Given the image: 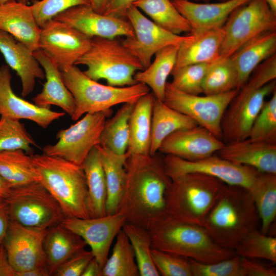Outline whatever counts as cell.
<instances>
[{
    "label": "cell",
    "mask_w": 276,
    "mask_h": 276,
    "mask_svg": "<svg viewBox=\"0 0 276 276\" xmlns=\"http://www.w3.org/2000/svg\"><path fill=\"white\" fill-rule=\"evenodd\" d=\"M126 187L118 213L126 222L147 229L168 214L172 179L164 157L128 154Z\"/></svg>",
    "instance_id": "6da1fadb"
},
{
    "label": "cell",
    "mask_w": 276,
    "mask_h": 276,
    "mask_svg": "<svg viewBox=\"0 0 276 276\" xmlns=\"http://www.w3.org/2000/svg\"><path fill=\"white\" fill-rule=\"evenodd\" d=\"M260 222L248 190L225 184L202 226L218 245L234 250Z\"/></svg>",
    "instance_id": "7a4b0ae2"
},
{
    "label": "cell",
    "mask_w": 276,
    "mask_h": 276,
    "mask_svg": "<svg viewBox=\"0 0 276 276\" xmlns=\"http://www.w3.org/2000/svg\"><path fill=\"white\" fill-rule=\"evenodd\" d=\"M152 248L200 262L212 263L236 255L216 243L200 225L168 214L149 229Z\"/></svg>",
    "instance_id": "3957f363"
},
{
    "label": "cell",
    "mask_w": 276,
    "mask_h": 276,
    "mask_svg": "<svg viewBox=\"0 0 276 276\" xmlns=\"http://www.w3.org/2000/svg\"><path fill=\"white\" fill-rule=\"evenodd\" d=\"M32 156L39 182L58 202L65 217L90 218L87 187L81 166L44 153Z\"/></svg>",
    "instance_id": "277c9868"
},
{
    "label": "cell",
    "mask_w": 276,
    "mask_h": 276,
    "mask_svg": "<svg viewBox=\"0 0 276 276\" xmlns=\"http://www.w3.org/2000/svg\"><path fill=\"white\" fill-rule=\"evenodd\" d=\"M60 70L75 101V109L71 117L73 121L83 114L110 109L118 104L135 103L151 90L141 83L123 87L104 85L88 77L75 65Z\"/></svg>",
    "instance_id": "5b68a950"
},
{
    "label": "cell",
    "mask_w": 276,
    "mask_h": 276,
    "mask_svg": "<svg viewBox=\"0 0 276 276\" xmlns=\"http://www.w3.org/2000/svg\"><path fill=\"white\" fill-rule=\"evenodd\" d=\"M87 67L83 73L98 81H106L107 85L123 87L134 85L135 74L144 70L139 59L124 45L122 40L92 37L90 47L76 65Z\"/></svg>",
    "instance_id": "8992f818"
},
{
    "label": "cell",
    "mask_w": 276,
    "mask_h": 276,
    "mask_svg": "<svg viewBox=\"0 0 276 276\" xmlns=\"http://www.w3.org/2000/svg\"><path fill=\"white\" fill-rule=\"evenodd\" d=\"M226 183L213 176L189 173L172 179L168 214L202 226Z\"/></svg>",
    "instance_id": "52a82bcc"
},
{
    "label": "cell",
    "mask_w": 276,
    "mask_h": 276,
    "mask_svg": "<svg viewBox=\"0 0 276 276\" xmlns=\"http://www.w3.org/2000/svg\"><path fill=\"white\" fill-rule=\"evenodd\" d=\"M4 199L10 220L26 226L48 229L65 218L58 202L40 182L11 187Z\"/></svg>",
    "instance_id": "ba28073f"
},
{
    "label": "cell",
    "mask_w": 276,
    "mask_h": 276,
    "mask_svg": "<svg viewBox=\"0 0 276 276\" xmlns=\"http://www.w3.org/2000/svg\"><path fill=\"white\" fill-rule=\"evenodd\" d=\"M222 28L220 57H230L253 37L275 31L276 14L265 0H250L233 11Z\"/></svg>",
    "instance_id": "9c48e42d"
},
{
    "label": "cell",
    "mask_w": 276,
    "mask_h": 276,
    "mask_svg": "<svg viewBox=\"0 0 276 276\" xmlns=\"http://www.w3.org/2000/svg\"><path fill=\"white\" fill-rule=\"evenodd\" d=\"M111 109L86 113L76 123L56 134L57 142L43 147V153L81 166L89 152L99 144L101 133Z\"/></svg>",
    "instance_id": "30bf717a"
},
{
    "label": "cell",
    "mask_w": 276,
    "mask_h": 276,
    "mask_svg": "<svg viewBox=\"0 0 276 276\" xmlns=\"http://www.w3.org/2000/svg\"><path fill=\"white\" fill-rule=\"evenodd\" d=\"M238 91L234 89L221 94L200 96L180 91L171 82H167L163 102L191 118L199 125L222 140L221 123L223 116Z\"/></svg>",
    "instance_id": "8fae6325"
},
{
    "label": "cell",
    "mask_w": 276,
    "mask_h": 276,
    "mask_svg": "<svg viewBox=\"0 0 276 276\" xmlns=\"http://www.w3.org/2000/svg\"><path fill=\"white\" fill-rule=\"evenodd\" d=\"M276 89L275 80L256 88L244 84L231 101L223 116L222 140L228 144L248 137L251 126L265 98Z\"/></svg>",
    "instance_id": "7c38bea8"
},
{
    "label": "cell",
    "mask_w": 276,
    "mask_h": 276,
    "mask_svg": "<svg viewBox=\"0 0 276 276\" xmlns=\"http://www.w3.org/2000/svg\"><path fill=\"white\" fill-rule=\"evenodd\" d=\"M164 161L171 179L189 173H200L216 177L227 185L247 190L261 173L252 167L234 163L215 154L193 161L165 155Z\"/></svg>",
    "instance_id": "4fadbf2b"
},
{
    "label": "cell",
    "mask_w": 276,
    "mask_h": 276,
    "mask_svg": "<svg viewBox=\"0 0 276 276\" xmlns=\"http://www.w3.org/2000/svg\"><path fill=\"white\" fill-rule=\"evenodd\" d=\"M91 39L68 24L53 18L41 27L39 48L62 70L76 65L89 48Z\"/></svg>",
    "instance_id": "5bb4252c"
},
{
    "label": "cell",
    "mask_w": 276,
    "mask_h": 276,
    "mask_svg": "<svg viewBox=\"0 0 276 276\" xmlns=\"http://www.w3.org/2000/svg\"><path fill=\"white\" fill-rule=\"evenodd\" d=\"M126 18L130 22L134 36L122 40L124 45L140 61L144 69L151 63L157 51L169 45L179 44L186 37L160 27L134 6L127 10Z\"/></svg>",
    "instance_id": "9a60e30c"
},
{
    "label": "cell",
    "mask_w": 276,
    "mask_h": 276,
    "mask_svg": "<svg viewBox=\"0 0 276 276\" xmlns=\"http://www.w3.org/2000/svg\"><path fill=\"white\" fill-rule=\"evenodd\" d=\"M47 232V229L30 227L10 220L3 243L17 276L22 271L47 266L43 249Z\"/></svg>",
    "instance_id": "2e32d148"
},
{
    "label": "cell",
    "mask_w": 276,
    "mask_h": 276,
    "mask_svg": "<svg viewBox=\"0 0 276 276\" xmlns=\"http://www.w3.org/2000/svg\"><path fill=\"white\" fill-rule=\"evenodd\" d=\"M126 222L125 217L117 213L96 218H65L61 224L85 241L102 268L114 239Z\"/></svg>",
    "instance_id": "e0dca14e"
},
{
    "label": "cell",
    "mask_w": 276,
    "mask_h": 276,
    "mask_svg": "<svg viewBox=\"0 0 276 276\" xmlns=\"http://www.w3.org/2000/svg\"><path fill=\"white\" fill-rule=\"evenodd\" d=\"M54 18L68 24L90 38L134 36L133 28L127 18L98 13L90 5L73 7Z\"/></svg>",
    "instance_id": "ac0fdd59"
},
{
    "label": "cell",
    "mask_w": 276,
    "mask_h": 276,
    "mask_svg": "<svg viewBox=\"0 0 276 276\" xmlns=\"http://www.w3.org/2000/svg\"><path fill=\"white\" fill-rule=\"evenodd\" d=\"M224 145L222 140L198 125L172 133L162 142L158 151L193 161L214 154Z\"/></svg>",
    "instance_id": "d6986e66"
},
{
    "label": "cell",
    "mask_w": 276,
    "mask_h": 276,
    "mask_svg": "<svg viewBox=\"0 0 276 276\" xmlns=\"http://www.w3.org/2000/svg\"><path fill=\"white\" fill-rule=\"evenodd\" d=\"M12 75L6 65L0 66V116L12 119H25L42 128L64 116V112L39 107L17 96L11 86Z\"/></svg>",
    "instance_id": "ffe728a7"
},
{
    "label": "cell",
    "mask_w": 276,
    "mask_h": 276,
    "mask_svg": "<svg viewBox=\"0 0 276 276\" xmlns=\"http://www.w3.org/2000/svg\"><path fill=\"white\" fill-rule=\"evenodd\" d=\"M0 52L8 66L15 71L21 83V96L26 97L34 90L36 80L45 78L42 67L34 52L8 33L0 30Z\"/></svg>",
    "instance_id": "44dd1931"
},
{
    "label": "cell",
    "mask_w": 276,
    "mask_h": 276,
    "mask_svg": "<svg viewBox=\"0 0 276 276\" xmlns=\"http://www.w3.org/2000/svg\"><path fill=\"white\" fill-rule=\"evenodd\" d=\"M249 1L226 0L215 3H199L173 0L172 2L190 23L191 32H196L223 27L231 14Z\"/></svg>",
    "instance_id": "7402d4cb"
},
{
    "label": "cell",
    "mask_w": 276,
    "mask_h": 276,
    "mask_svg": "<svg viewBox=\"0 0 276 276\" xmlns=\"http://www.w3.org/2000/svg\"><path fill=\"white\" fill-rule=\"evenodd\" d=\"M34 55L44 73L46 81L40 93L33 98L34 103L41 107L58 106L71 117L75 109L73 97L65 85L58 65L42 50L34 52Z\"/></svg>",
    "instance_id": "603a6c76"
},
{
    "label": "cell",
    "mask_w": 276,
    "mask_h": 276,
    "mask_svg": "<svg viewBox=\"0 0 276 276\" xmlns=\"http://www.w3.org/2000/svg\"><path fill=\"white\" fill-rule=\"evenodd\" d=\"M217 153L221 157L234 163L252 167L262 173L276 174V144L248 137L225 144Z\"/></svg>",
    "instance_id": "cb8c5ba5"
},
{
    "label": "cell",
    "mask_w": 276,
    "mask_h": 276,
    "mask_svg": "<svg viewBox=\"0 0 276 276\" xmlns=\"http://www.w3.org/2000/svg\"><path fill=\"white\" fill-rule=\"evenodd\" d=\"M0 30L11 35L33 52L39 49L41 28L27 4L13 0L0 4Z\"/></svg>",
    "instance_id": "d4e9b609"
},
{
    "label": "cell",
    "mask_w": 276,
    "mask_h": 276,
    "mask_svg": "<svg viewBox=\"0 0 276 276\" xmlns=\"http://www.w3.org/2000/svg\"><path fill=\"white\" fill-rule=\"evenodd\" d=\"M223 36L222 27L190 33L179 44L174 68L216 60L220 57Z\"/></svg>",
    "instance_id": "484cf974"
},
{
    "label": "cell",
    "mask_w": 276,
    "mask_h": 276,
    "mask_svg": "<svg viewBox=\"0 0 276 276\" xmlns=\"http://www.w3.org/2000/svg\"><path fill=\"white\" fill-rule=\"evenodd\" d=\"M275 52L276 31H267L247 41L230 56L238 72L239 90L255 69Z\"/></svg>",
    "instance_id": "4316f807"
},
{
    "label": "cell",
    "mask_w": 276,
    "mask_h": 276,
    "mask_svg": "<svg viewBox=\"0 0 276 276\" xmlns=\"http://www.w3.org/2000/svg\"><path fill=\"white\" fill-rule=\"evenodd\" d=\"M86 245L81 237L61 223L48 228L43 241V249L51 275L59 266L85 249Z\"/></svg>",
    "instance_id": "83f0119b"
},
{
    "label": "cell",
    "mask_w": 276,
    "mask_h": 276,
    "mask_svg": "<svg viewBox=\"0 0 276 276\" xmlns=\"http://www.w3.org/2000/svg\"><path fill=\"white\" fill-rule=\"evenodd\" d=\"M154 98L152 92H149L134 104L129 120V142L126 152L129 155H150Z\"/></svg>",
    "instance_id": "f1b7e54d"
},
{
    "label": "cell",
    "mask_w": 276,
    "mask_h": 276,
    "mask_svg": "<svg viewBox=\"0 0 276 276\" xmlns=\"http://www.w3.org/2000/svg\"><path fill=\"white\" fill-rule=\"evenodd\" d=\"M199 125L191 118L154 98L152 114L150 155H155L164 140L172 133Z\"/></svg>",
    "instance_id": "f546056e"
},
{
    "label": "cell",
    "mask_w": 276,
    "mask_h": 276,
    "mask_svg": "<svg viewBox=\"0 0 276 276\" xmlns=\"http://www.w3.org/2000/svg\"><path fill=\"white\" fill-rule=\"evenodd\" d=\"M86 178L90 218L105 216L107 186L98 145L89 152L81 165Z\"/></svg>",
    "instance_id": "4dcf8cb0"
},
{
    "label": "cell",
    "mask_w": 276,
    "mask_h": 276,
    "mask_svg": "<svg viewBox=\"0 0 276 276\" xmlns=\"http://www.w3.org/2000/svg\"><path fill=\"white\" fill-rule=\"evenodd\" d=\"M107 186L106 215L117 213L124 193L127 174L125 167L126 152L119 155L98 145Z\"/></svg>",
    "instance_id": "1f68e13d"
},
{
    "label": "cell",
    "mask_w": 276,
    "mask_h": 276,
    "mask_svg": "<svg viewBox=\"0 0 276 276\" xmlns=\"http://www.w3.org/2000/svg\"><path fill=\"white\" fill-rule=\"evenodd\" d=\"M178 47L179 44L169 45L160 49L153 62L134 75L135 81L147 85L159 101H164L167 80L175 67Z\"/></svg>",
    "instance_id": "d6a6232c"
},
{
    "label": "cell",
    "mask_w": 276,
    "mask_h": 276,
    "mask_svg": "<svg viewBox=\"0 0 276 276\" xmlns=\"http://www.w3.org/2000/svg\"><path fill=\"white\" fill-rule=\"evenodd\" d=\"M248 191L260 217L261 232L267 235L276 218V174L261 172Z\"/></svg>",
    "instance_id": "836d02e7"
},
{
    "label": "cell",
    "mask_w": 276,
    "mask_h": 276,
    "mask_svg": "<svg viewBox=\"0 0 276 276\" xmlns=\"http://www.w3.org/2000/svg\"><path fill=\"white\" fill-rule=\"evenodd\" d=\"M32 155L22 149L0 151V175L11 187L39 182Z\"/></svg>",
    "instance_id": "e575fe53"
},
{
    "label": "cell",
    "mask_w": 276,
    "mask_h": 276,
    "mask_svg": "<svg viewBox=\"0 0 276 276\" xmlns=\"http://www.w3.org/2000/svg\"><path fill=\"white\" fill-rule=\"evenodd\" d=\"M156 24L177 35L192 31L189 21L178 12L171 0H137L133 4Z\"/></svg>",
    "instance_id": "d590c367"
},
{
    "label": "cell",
    "mask_w": 276,
    "mask_h": 276,
    "mask_svg": "<svg viewBox=\"0 0 276 276\" xmlns=\"http://www.w3.org/2000/svg\"><path fill=\"white\" fill-rule=\"evenodd\" d=\"M135 103L123 104L112 118L106 119L99 145L117 154L126 153L129 142V120Z\"/></svg>",
    "instance_id": "8d00e7d4"
},
{
    "label": "cell",
    "mask_w": 276,
    "mask_h": 276,
    "mask_svg": "<svg viewBox=\"0 0 276 276\" xmlns=\"http://www.w3.org/2000/svg\"><path fill=\"white\" fill-rule=\"evenodd\" d=\"M238 89V74L231 57H219L212 62L202 82L205 95L221 94Z\"/></svg>",
    "instance_id": "74e56055"
},
{
    "label": "cell",
    "mask_w": 276,
    "mask_h": 276,
    "mask_svg": "<svg viewBox=\"0 0 276 276\" xmlns=\"http://www.w3.org/2000/svg\"><path fill=\"white\" fill-rule=\"evenodd\" d=\"M116 238L112 254L102 269V276H140L133 248L122 229Z\"/></svg>",
    "instance_id": "f35d334b"
},
{
    "label": "cell",
    "mask_w": 276,
    "mask_h": 276,
    "mask_svg": "<svg viewBox=\"0 0 276 276\" xmlns=\"http://www.w3.org/2000/svg\"><path fill=\"white\" fill-rule=\"evenodd\" d=\"M122 229L132 245L141 276H159L151 256L152 240L149 229L126 222Z\"/></svg>",
    "instance_id": "ab89813d"
},
{
    "label": "cell",
    "mask_w": 276,
    "mask_h": 276,
    "mask_svg": "<svg viewBox=\"0 0 276 276\" xmlns=\"http://www.w3.org/2000/svg\"><path fill=\"white\" fill-rule=\"evenodd\" d=\"M234 250L242 257L262 259L276 263V238L262 233L258 228L248 233Z\"/></svg>",
    "instance_id": "60d3db41"
},
{
    "label": "cell",
    "mask_w": 276,
    "mask_h": 276,
    "mask_svg": "<svg viewBox=\"0 0 276 276\" xmlns=\"http://www.w3.org/2000/svg\"><path fill=\"white\" fill-rule=\"evenodd\" d=\"M32 146L38 147L23 123L19 120L0 117V151L22 149L33 155Z\"/></svg>",
    "instance_id": "b9f144b4"
},
{
    "label": "cell",
    "mask_w": 276,
    "mask_h": 276,
    "mask_svg": "<svg viewBox=\"0 0 276 276\" xmlns=\"http://www.w3.org/2000/svg\"><path fill=\"white\" fill-rule=\"evenodd\" d=\"M248 138L261 142L276 144V89L265 101L255 119Z\"/></svg>",
    "instance_id": "7bdbcfd3"
},
{
    "label": "cell",
    "mask_w": 276,
    "mask_h": 276,
    "mask_svg": "<svg viewBox=\"0 0 276 276\" xmlns=\"http://www.w3.org/2000/svg\"><path fill=\"white\" fill-rule=\"evenodd\" d=\"M210 63H196L174 68L171 84L176 89L187 94L199 95L203 93L202 82Z\"/></svg>",
    "instance_id": "ee69618b"
},
{
    "label": "cell",
    "mask_w": 276,
    "mask_h": 276,
    "mask_svg": "<svg viewBox=\"0 0 276 276\" xmlns=\"http://www.w3.org/2000/svg\"><path fill=\"white\" fill-rule=\"evenodd\" d=\"M189 259L193 276H244L238 255L212 263Z\"/></svg>",
    "instance_id": "f6af8a7d"
},
{
    "label": "cell",
    "mask_w": 276,
    "mask_h": 276,
    "mask_svg": "<svg viewBox=\"0 0 276 276\" xmlns=\"http://www.w3.org/2000/svg\"><path fill=\"white\" fill-rule=\"evenodd\" d=\"M151 256L160 275L193 276L188 258L154 248Z\"/></svg>",
    "instance_id": "bcb514c9"
},
{
    "label": "cell",
    "mask_w": 276,
    "mask_h": 276,
    "mask_svg": "<svg viewBox=\"0 0 276 276\" xmlns=\"http://www.w3.org/2000/svg\"><path fill=\"white\" fill-rule=\"evenodd\" d=\"M90 5L89 0H33L31 5L35 20L41 28L46 22L73 7Z\"/></svg>",
    "instance_id": "7dc6e473"
},
{
    "label": "cell",
    "mask_w": 276,
    "mask_h": 276,
    "mask_svg": "<svg viewBox=\"0 0 276 276\" xmlns=\"http://www.w3.org/2000/svg\"><path fill=\"white\" fill-rule=\"evenodd\" d=\"M94 258L91 250L84 249L59 266L53 275L81 276L85 267Z\"/></svg>",
    "instance_id": "c3c4849f"
},
{
    "label": "cell",
    "mask_w": 276,
    "mask_h": 276,
    "mask_svg": "<svg viewBox=\"0 0 276 276\" xmlns=\"http://www.w3.org/2000/svg\"><path fill=\"white\" fill-rule=\"evenodd\" d=\"M241 257V265L244 276H275V268L256 261L252 259Z\"/></svg>",
    "instance_id": "681fc988"
},
{
    "label": "cell",
    "mask_w": 276,
    "mask_h": 276,
    "mask_svg": "<svg viewBox=\"0 0 276 276\" xmlns=\"http://www.w3.org/2000/svg\"><path fill=\"white\" fill-rule=\"evenodd\" d=\"M137 0H109L104 14L126 18L128 9Z\"/></svg>",
    "instance_id": "f907efd6"
},
{
    "label": "cell",
    "mask_w": 276,
    "mask_h": 276,
    "mask_svg": "<svg viewBox=\"0 0 276 276\" xmlns=\"http://www.w3.org/2000/svg\"><path fill=\"white\" fill-rule=\"evenodd\" d=\"M10 221V217L7 203L4 198H0V242H3Z\"/></svg>",
    "instance_id": "816d5d0a"
},
{
    "label": "cell",
    "mask_w": 276,
    "mask_h": 276,
    "mask_svg": "<svg viewBox=\"0 0 276 276\" xmlns=\"http://www.w3.org/2000/svg\"><path fill=\"white\" fill-rule=\"evenodd\" d=\"M0 276H17L9 262L3 242H0Z\"/></svg>",
    "instance_id": "f5cc1de1"
},
{
    "label": "cell",
    "mask_w": 276,
    "mask_h": 276,
    "mask_svg": "<svg viewBox=\"0 0 276 276\" xmlns=\"http://www.w3.org/2000/svg\"><path fill=\"white\" fill-rule=\"evenodd\" d=\"M102 268L94 258L85 267L81 276H102Z\"/></svg>",
    "instance_id": "db71d44e"
},
{
    "label": "cell",
    "mask_w": 276,
    "mask_h": 276,
    "mask_svg": "<svg viewBox=\"0 0 276 276\" xmlns=\"http://www.w3.org/2000/svg\"><path fill=\"white\" fill-rule=\"evenodd\" d=\"M50 271L47 266H40L19 273L17 276H50Z\"/></svg>",
    "instance_id": "11a10c76"
},
{
    "label": "cell",
    "mask_w": 276,
    "mask_h": 276,
    "mask_svg": "<svg viewBox=\"0 0 276 276\" xmlns=\"http://www.w3.org/2000/svg\"><path fill=\"white\" fill-rule=\"evenodd\" d=\"M90 5L94 11L104 14L106 10L109 0H89Z\"/></svg>",
    "instance_id": "9f6ffc18"
},
{
    "label": "cell",
    "mask_w": 276,
    "mask_h": 276,
    "mask_svg": "<svg viewBox=\"0 0 276 276\" xmlns=\"http://www.w3.org/2000/svg\"><path fill=\"white\" fill-rule=\"evenodd\" d=\"M11 188L10 185L0 175V198H5Z\"/></svg>",
    "instance_id": "6f0895ef"
},
{
    "label": "cell",
    "mask_w": 276,
    "mask_h": 276,
    "mask_svg": "<svg viewBox=\"0 0 276 276\" xmlns=\"http://www.w3.org/2000/svg\"><path fill=\"white\" fill-rule=\"evenodd\" d=\"M271 10L276 14V0H265Z\"/></svg>",
    "instance_id": "680465c9"
},
{
    "label": "cell",
    "mask_w": 276,
    "mask_h": 276,
    "mask_svg": "<svg viewBox=\"0 0 276 276\" xmlns=\"http://www.w3.org/2000/svg\"><path fill=\"white\" fill-rule=\"evenodd\" d=\"M11 1H13V0H0V4H3L5 3Z\"/></svg>",
    "instance_id": "91938a15"
},
{
    "label": "cell",
    "mask_w": 276,
    "mask_h": 276,
    "mask_svg": "<svg viewBox=\"0 0 276 276\" xmlns=\"http://www.w3.org/2000/svg\"><path fill=\"white\" fill-rule=\"evenodd\" d=\"M18 2H21L25 4H28L29 0H16Z\"/></svg>",
    "instance_id": "94428289"
},
{
    "label": "cell",
    "mask_w": 276,
    "mask_h": 276,
    "mask_svg": "<svg viewBox=\"0 0 276 276\" xmlns=\"http://www.w3.org/2000/svg\"><path fill=\"white\" fill-rule=\"evenodd\" d=\"M171 1H173V0H171ZM186 1H208L209 0H186Z\"/></svg>",
    "instance_id": "6125c7cd"
},
{
    "label": "cell",
    "mask_w": 276,
    "mask_h": 276,
    "mask_svg": "<svg viewBox=\"0 0 276 276\" xmlns=\"http://www.w3.org/2000/svg\"><path fill=\"white\" fill-rule=\"evenodd\" d=\"M220 1H226V0H220Z\"/></svg>",
    "instance_id": "be15d7a7"
},
{
    "label": "cell",
    "mask_w": 276,
    "mask_h": 276,
    "mask_svg": "<svg viewBox=\"0 0 276 276\" xmlns=\"http://www.w3.org/2000/svg\"><path fill=\"white\" fill-rule=\"evenodd\" d=\"M0 117H1V116H0Z\"/></svg>",
    "instance_id": "e7e4bbea"
}]
</instances>
